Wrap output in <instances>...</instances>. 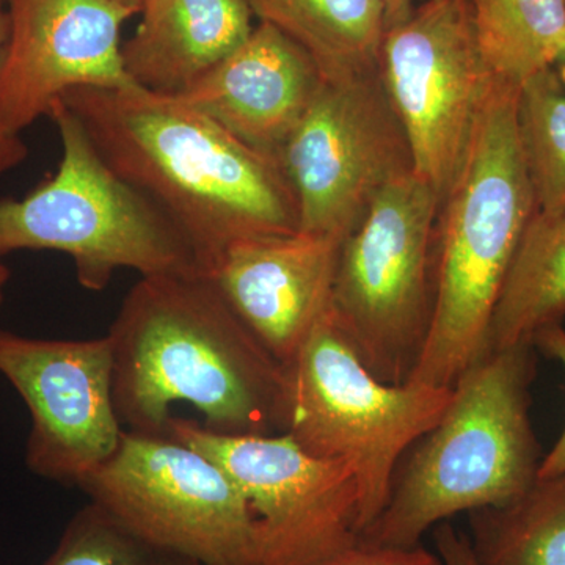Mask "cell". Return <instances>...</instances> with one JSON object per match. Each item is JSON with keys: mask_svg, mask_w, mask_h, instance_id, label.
Instances as JSON below:
<instances>
[{"mask_svg": "<svg viewBox=\"0 0 565 565\" xmlns=\"http://www.w3.org/2000/svg\"><path fill=\"white\" fill-rule=\"evenodd\" d=\"M516 99L519 88L494 82L462 167L441 202L433 319L407 382L452 388L484 353L494 305L535 212Z\"/></svg>", "mask_w": 565, "mask_h": 565, "instance_id": "4", "label": "cell"}, {"mask_svg": "<svg viewBox=\"0 0 565 565\" xmlns=\"http://www.w3.org/2000/svg\"><path fill=\"white\" fill-rule=\"evenodd\" d=\"M323 82L307 51L274 25L259 22L237 50L173 98L278 161Z\"/></svg>", "mask_w": 565, "mask_h": 565, "instance_id": "15", "label": "cell"}, {"mask_svg": "<svg viewBox=\"0 0 565 565\" xmlns=\"http://www.w3.org/2000/svg\"><path fill=\"white\" fill-rule=\"evenodd\" d=\"M435 553L444 565H481L475 555L470 537L459 533L448 522L434 527Z\"/></svg>", "mask_w": 565, "mask_h": 565, "instance_id": "25", "label": "cell"}, {"mask_svg": "<svg viewBox=\"0 0 565 565\" xmlns=\"http://www.w3.org/2000/svg\"><path fill=\"white\" fill-rule=\"evenodd\" d=\"M88 503L156 552L202 565H258L244 494L210 457L170 435L125 430L81 482Z\"/></svg>", "mask_w": 565, "mask_h": 565, "instance_id": "8", "label": "cell"}, {"mask_svg": "<svg viewBox=\"0 0 565 565\" xmlns=\"http://www.w3.org/2000/svg\"><path fill=\"white\" fill-rule=\"evenodd\" d=\"M534 348L535 351L545 353L550 359L557 360L565 370V330L563 326L552 327V329L539 333L534 340ZM561 475H565V427L552 451L542 457L537 479L556 478Z\"/></svg>", "mask_w": 565, "mask_h": 565, "instance_id": "24", "label": "cell"}, {"mask_svg": "<svg viewBox=\"0 0 565 565\" xmlns=\"http://www.w3.org/2000/svg\"><path fill=\"white\" fill-rule=\"evenodd\" d=\"M341 244L300 232L248 237L206 275L258 343L288 366L332 307Z\"/></svg>", "mask_w": 565, "mask_h": 565, "instance_id": "14", "label": "cell"}, {"mask_svg": "<svg viewBox=\"0 0 565 565\" xmlns=\"http://www.w3.org/2000/svg\"><path fill=\"white\" fill-rule=\"evenodd\" d=\"M0 126L22 137L79 87L134 88L121 28L139 13L118 0H6Z\"/></svg>", "mask_w": 565, "mask_h": 565, "instance_id": "13", "label": "cell"}, {"mask_svg": "<svg viewBox=\"0 0 565 565\" xmlns=\"http://www.w3.org/2000/svg\"><path fill=\"white\" fill-rule=\"evenodd\" d=\"M440 207V193L414 170L382 191L341 244L330 308L386 384L411 379L429 334Z\"/></svg>", "mask_w": 565, "mask_h": 565, "instance_id": "7", "label": "cell"}, {"mask_svg": "<svg viewBox=\"0 0 565 565\" xmlns=\"http://www.w3.org/2000/svg\"><path fill=\"white\" fill-rule=\"evenodd\" d=\"M107 338L125 430L167 435L173 405L188 404L211 433H285V366L206 274L140 277Z\"/></svg>", "mask_w": 565, "mask_h": 565, "instance_id": "1", "label": "cell"}, {"mask_svg": "<svg viewBox=\"0 0 565 565\" xmlns=\"http://www.w3.org/2000/svg\"><path fill=\"white\" fill-rule=\"evenodd\" d=\"M10 269L0 259V305L3 302V289H6L7 282L10 280Z\"/></svg>", "mask_w": 565, "mask_h": 565, "instance_id": "28", "label": "cell"}, {"mask_svg": "<svg viewBox=\"0 0 565 565\" xmlns=\"http://www.w3.org/2000/svg\"><path fill=\"white\" fill-rule=\"evenodd\" d=\"M315 565H444L437 553L423 548L422 545L412 548L381 546L360 542L344 552Z\"/></svg>", "mask_w": 565, "mask_h": 565, "instance_id": "23", "label": "cell"}, {"mask_svg": "<svg viewBox=\"0 0 565 565\" xmlns=\"http://www.w3.org/2000/svg\"><path fill=\"white\" fill-rule=\"evenodd\" d=\"M386 11V29L405 20L415 9V0H382Z\"/></svg>", "mask_w": 565, "mask_h": 565, "instance_id": "27", "label": "cell"}, {"mask_svg": "<svg viewBox=\"0 0 565 565\" xmlns=\"http://www.w3.org/2000/svg\"><path fill=\"white\" fill-rule=\"evenodd\" d=\"M534 375L531 344L476 360L457 379L440 422L397 467L384 511L362 541L412 548L460 512L522 498L542 462L530 416Z\"/></svg>", "mask_w": 565, "mask_h": 565, "instance_id": "3", "label": "cell"}, {"mask_svg": "<svg viewBox=\"0 0 565 565\" xmlns=\"http://www.w3.org/2000/svg\"><path fill=\"white\" fill-rule=\"evenodd\" d=\"M516 126L535 211L565 212V87L555 68L522 85Z\"/></svg>", "mask_w": 565, "mask_h": 565, "instance_id": "21", "label": "cell"}, {"mask_svg": "<svg viewBox=\"0 0 565 565\" xmlns=\"http://www.w3.org/2000/svg\"><path fill=\"white\" fill-rule=\"evenodd\" d=\"M379 73L415 172L444 202L497 82L479 50L471 0H426L390 25Z\"/></svg>", "mask_w": 565, "mask_h": 565, "instance_id": "11", "label": "cell"}, {"mask_svg": "<svg viewBox=\"0 0 565 565\" xmlns=\"http://www.w3.org/2000/svg\"><path fill=\"white\" fill-rule=\"evenodd\" d=\"M47 117L61 136V163L22 199H0V259L20 250L65 253L93 292L120 269L140 277L202 273L184 234L107 166L61 98Z\"/></svg>", "mask_w": 565, "mask_h": 565, "instance_id": "5", "label": "cell"}, {"mask_svg": "<svg viewBox=\"0 0 565 565\" xmlns=\"http://www.w3.org/2000/svg\"><path fill=\"white\" fill-rule=\"evenodd\" d=\"M286 371L285 433L355 475L363 534L384 511L412 446L440 422L452 388L386 384L362 362L330 308Z\"/></svg>", "mask_w": 565, "mask_h": 565, "instance_id": "6", "label": "cell"}, {"mask_svg": "<svg viewBox=\"0 0 565 565\" xmlns=\"http://www.w3.org/2000/svg\"><path fill=\"white\" fill-rule=\"evenodd\" d=\"M565 318V212L535 211L516 247L489 330L487 353L534 345Z\"/></svg>", "mask_w": 565, "mask_h": 565, "instance_id": "17", "label": "cell"}, {"mask_svg": "<svg viewBox=\"0 0 565 565\" xmlns=\"http://www.w3.org/2000/svg\"><path fill=\"white\" fill-rule=\"evenodd\" d=\"M167 435L221 465L255 523L258 565H315L363 539L355 475L288 434L223 435L173 416Z\"/></svg>", "mask_w": 565, "mask_h": 565, "instance_id": "9", "label": "cell"}, {"mask_svg": "<svg viewBox=\"0 0 565 565\" xmlns=\"http://www.w3.org/2000/svg\"><path fill=\"white\" fill-rule=\"evenodd\" d=\"M169 561L98 505L87 503L70 520L43 565H169Z\"/></svg>", "mask_w": 565, "mask_h": 565, "instance_id": "22", "label": "cell"}, {"mask_svg": "<svg viewBox=\"0 0 565 565\" xmlns=\"http://www.w3.org/2000/svg\"><path fill=\"white\" fill-rule=\"evenodd\" d=\"M278 162L296 196L299 232L340 241L382 191L415 170L379 70L323 82Z\"/></svg>", "mask_w": 565, "mask_h": 565, "instance_id": "10", "label": "cell"}, {"mask_svg": "<svg viewBox=\"0 0 565 565\" xmlns=\"http://www.w3.org/2000/svg\"><path fill=\"white\" fill-rule=\"evenodd\" d=\"M118 2L125 3V6L132 7V9H136L141 13V10H143L145 2L147 0H118Z\"/></svg>", "mask_w": 565, "mask_h": 565, "instance_id": "29", "label": "cell"}, {"mask_svg": "<svg viewBox=\"0 0 565 565\" xmlns=\"http://www.w3.org/2000/svg\"><path fill=\"white\" fill-rule=\"evenodd\" d=\"M481 565H565V475L537 479L503 508L470 512Z\"/></svg>", "mask_w": 565, "mask_h": 565, "instance_id": "20", "label": "cell"}, {"mask_svg": "<svg viewBox=\"0 0 565 565\" xmlns=\"http://www.w3.org/2000/svg\"><path fill=\"white\" fill-rule=\"evenodd\" d=\"M61 99L107 166L184 234L203 274L236 241L299 232L280 162L202 111L139 87H79Z\"/></svg>", "mask_w": 565, "mask_h": 565, "instance_id": "2", "label": "cell"}, {"mask_svg": "<svg viewBox=\"0 0 565 565\" xmlns=\"http://www.w3.org/2000/svg\"><path fill=\"white\" fill-rule=\"evenodd\" d=\"M0 374L31 412L25 463L47 481L79 486L120 446L109 338L43 340L0 330Z\"/></svg>", "mask_w": 565, "mask_h": 565, "instance_id": "12", "label": "cell"}, {"mask_svg": "<svg viewBox=\"0 0 565 565\" xmlns=\"http://www.w3.org/2000/svg\"><path fill=\"white\" fill-rule=\"evenodd\" d=\"M169 565H202L192 563V561L177 559V557H170Z\"/></svg>", "mask_w": 565, "mask_h": 565, "instance_id": "30", "label": "cell"}, {"mask_svg": "<svg viewBox=\"0 0 565 565\" xmlns=\"http://www.w3.org/2000/svg\"><path fill=\"white\" fill-rule=\"evenodd\" d=\"M7 10L6 0H0V51L6 40ZM29 147L22 137L7 132L0 126V178L6 177L11 170L18 169L28 159Z\"/></svg>", "mask_w": 565, "mask_h": 565, "instance_id": "26", "label": "cell"}, {"mask_svg": "<svg viewBox=\"0 0 565 565\" xmlns=\"http://www.w3.org/2000/svg\"><path fill=\"white\" fill-rule=\"evenodd\" d=\"M471 13L494 81L520 90L565 62V0H471Z\"/></svg>", "mask_w": 565, "mask_h": 565, "instance_id": "19", "label": "cell"}, {"mask_svg": "<svg viewBox=\"0 0 565 565\" xmlns=\"http://www.w3.org/2000/svg\"><path fill=\"white\" fill-rule=\"evenodd\" d=\"M253 17L296 41L321 70L341 81L379 70L386 11L382 0H244Z\"/></svg>", "mask_w": 565, "mask_h": 565, "instance_id": "18", "label": "cell"}, {"mask_svg": "<svg viewBox=\"0 0 565 565\" xmlns=\"http://www.w3.org/2000/svg\"><path fill=\"white\" fill-rule=\"evenodd\" d=\"M122 46L128 76L141 90L178 96L250 36L244 0H147Z\"/></svg>", "mask_w": 565, "mask_h": 565, "instance_id": "16", "label": "cell"}]
</instances>
